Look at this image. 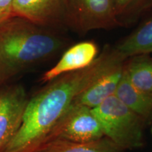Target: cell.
Here are the masks:
<instances>
[{
	"instance_id": "17",
	"label": "cell",
	"mask_w": 152,
	"mask_h": 152,
	"mask_svg": "<svg viewBox=\"0 0 152 152\" xmlns=\"http://www.w3.org/2000/svg\"><path fill=\"white\" fill-rule=\"evenodd\" d=\"M151 134H152V128H151Z\"/></svg>"
},
{
	"instance_id": "15",
	"label": "cell",
	"mask_w": 152,
	"mask_h": 152,
	"mask_svg": "<svg viewBox=\"0 0 152 152\" xmlns=\"http://www.w3.org/2000/svg\"><path fill=\"white\" fill-rule=\"evenodd\" d=\"M13 1L14 0H0V23L13 16Z\"/></svg>"
},
{
	"instance_id": "7",
	"label": "cell",
	"mask_w": 152,
	"mask_h": 152,
	"mask_svg": "<svg viewBox=\"0 0 152 152\" xmlns=\"http://www.w3.org/2000/svg\"><path fill=\"white\" fill-rule=\"evenodd\" d=\"M12 14L44 27L66 28V0H14Z\"/></svg>"
},
{
	"instance_id": "8",
	"label": "cell",
	"mask_w": 152,
	"mask_h": 152,
	"mask_svg": "<svg viewBox=\"0 0 152 152\" xmlns=\"http://www.w3.org/2000/svg\"><path fill=\"white\" fill-rule=\"evenodd\" d=\"M99 54L98 45L93 40L83 41L68 47L55 65L45 72L40 80L47 83L64 74L83 69L90 65Z\"/></svg>"
},
{
	"instance_id": "12",
	"label": "cell",
	"mask_w": 152,
	"mask_h": 152,
	"mask_svg": "<svg viewBox=\"0 0 152 152\" xmlns=\"http://www.w3.org/2000/svg\"><path fill=\"white\" fill-rule=\"evenodd\" d=\"M124 72L133 86L152 96L151 54H136L127 58Z\"/></svg>"
},
{
	"instance_id": "3",
	"label": "cell",
	"mask_w": 152,
	"mask_h": 152,
	"mask_svg": "<svg viewBox=\"0 0 152 152\" xmlns=\"http://www.w3.org/2000/svg\"><path fill=\"white\" fill-rule=\"evenodd\" d=\"M92 111L99 121L104 137L123 151L144 147V132L147 124L116 95L109 96Z\"/></svg>"
},
{
	"instance_id": "13",
	"label": "cell",
	"mask_w": 152,
	"mask_h": 152,
	"mask_svg": "<svg viewBox=\"0 0 152 152\" xmlns=\"http://www.w3.org/2000/svg\"><path fill=\"white\" fill-rule=\"evenodd\" d=\"M114 47L126 58L140 54H152V18L140 24Z\"/></svg>"
},
{
	"instance_id": "5",
	"label": "cell",
	"mask_w": 152,
	"mask_h": 152,
	"mask_svg": "<svg viewBox=\"0 0 152 152\" xmlns=\"http://www.w3.org/2000/svg\"><path fill=\"white\" fill-rule=\"evenodd\" d=\"M104 137L102 126L92 109L72 104L44 143L53 140L83 143L96 141Z\"/></svg>"
},
{
	"instance_id": "2",
	"label": "cell",
	"mask_w": 152,
	"mask_h": 152,
	"mask_svg": "<svg viewBox=\"0 0 152 152\" xmlns=\"http://www.w3.org/2000/svg\"><path fill=\"white\" fill-rule=\"evenodd\" d=\"M68 45L58 30L11 16L0 23V79L5 85L28 68L52 59Z\"/></svg>"
},
{
	"instance_id": "11",
	"label": "cell",
	"mask_w": 152,
	"mask_h": 152,
	"mask_svg": "<svg viewBox=\"0 0 152 152\" xmlns=\"http://www.w3.org/2000/svg\"><path fill=\"white\" fill-rule=\"evenodd\" d=\"M111 140L104 137L90 142L53 140L42 144L33 152H124Z\"/></svg>"
},
{
	"instance_id": "1",
	"label": "cell",
	"mask_w": 152,
	"mask_h": 152,
	"mask_svg": "<svg viewBox=\"0 0 152 152\" xmlns=\"http://www.w3.org/2000/svg\"><path fill=\"white\" fill-rule=\"evenodd\" d=\"M114 45H106L90 66L47 82L29 98L20 130L4 152H33L82 92L119 62L126 59Z\"/></svg>"
},
{
	"instance_id": "9",
	"label": "cell",
	"mask_w": 152,
	"mask_h": 152,
	"mask_svg": "<svg viewBox=\"0 0 152 152\" xmlns=\"http://www.w3.org/2000/svg\"><path fill=\"white\" fill-rule=\"evenodd\" d=\"M125 60L119 62L100 76L75 98L73 104L93 109L115 94L124 73Z\"/></svg>"
},
{
	"instance_id": "4",
	"label": "cell",
	"mask_w": 152,
	"mask_h": 152,
	"mask_svg": "<svg viewBox=\"0 0 152 152\" xmlns=\"http://www.w3.org/2000/svg\"><path fill=\"white\" fill-rule=\"evenodd\" d=\"M66 28L85 35L121 27L112 0H66Z\"/></svg>"
},
{
	"instance_id": "6",
	"label": "cell",
	"mask_w": 152,
	"mask_h": 152,
	"mask_svg": "<svg viewBox=\"0 0 152 152\" xmlns=\"http://www.w3.org/2000/svg\"><path fill=\"white\" fill-rule=\"evenodd\" d=\"M29 98L22 85H4L0 90V152L20 130Z\"/></svg>"
},
{
	"instance_id": "10",
	"label": "cell",
	"mask_w": 152,
	"mask_h": 152,
	"mask_svg": "<svg viewBox=\"0 0 152 152\" xmlns=\"http://www.w3.org/2000/svg\"><path fill=\"white\" fill-rule=\"evenodd\" d=\"M115 94L147 125L152 123V96L133 86L125 72Z\"/></svg>"
},
{
	"instance_id": "14",
	"label": "cell",
	"mask_w": 152,
	"mask_h": 152,
	"mask_svg": "<svg viewBox=\"0 0 152 152\" xmlns=\"http://www.w3.org/2000/svg\"><path fill=\"white\" fill-rule=\"evenodd\" d=\"M112 2L121 26L132 24L152 9V0H112Z\"/></svg>"
},
{
	"instance_id": "16",
	"label": "cell",
	"mask_w": 152,
	"mask_h": 152,
	"mask_svg": "<svg viewBox=\"0 0 152 152\" xmlns=\"http://www.w3.org/2000/svg\"><path fill=\"white\" fill-rule=\"evenodd\" d=\"M4 85H5L4 84V83H2V81H1V80L0 79V90H1V87H2Z\"/></svg>"
}]
</instances>
